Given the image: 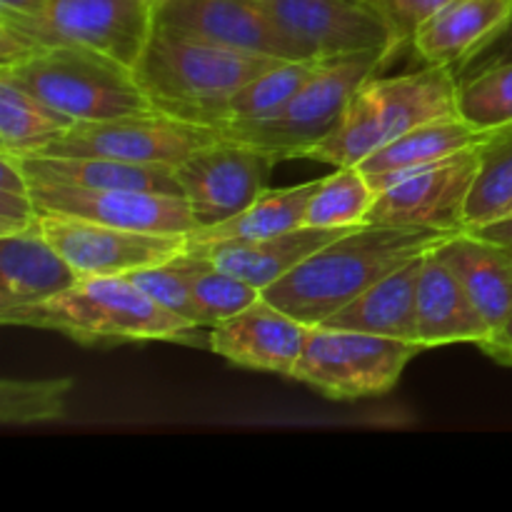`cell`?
Masks as SVG:
<instances>
[{"instance_id": "cell-1", "label": "cell", "mask_w": 512, "mask_h": 512, "mask_svg": "<svg viewBox=\"0 0 512 512\" xmlns=\"http://www.w3.org/2000/svg\"><path fill=\"white\" fill-rule=\"evenodd\" d=\"M448 235L430 228L363 223L320 248L263 298L305 325H320L390 273L420 258Z\"/></svg>"}, {"instance_id": "cell-2", "label": "cell", "mask_w": 512, "mask_h": 512, "mask_svg": "<svg viewBox=\"0 0 512 512\" xmlns=\"http://www.w3.org/2000/svg\"><path fill=\"white\" fill-rule=\"evenodd\" d=\"M278 63L283 60L273 55L230 48L155 23L135 75L155 110L218 130L225 100Z\"/></svg>"}, {"instance_id": "cell-3", "label": "cell", "mask_w": 512, "mask_h": 512, "mask_svg": "<svg viewBox=\"0 0 512 512\" xmlns=\"http://www.w3.org/2000/svg\"><path fill=\"white\" fill-rule=\"evenodd\" d=\"M3 325L53 330L83 345L173 340L198 343L203 328L160 308L125 275L80 278L65 293L0 313Z\"/></svg>"}, {"instance_id": "cell-4", "label": "cell", "mask_w": 512, "mask_h": 512, "mask_svg": "<svg viewBox=\"0 0 512 512\" xmlns=\"http://www.w3.org/2000/svg\"><path fill=\"white\" fill-rule=\"evenodd\" d=\"M460 83L448 65H425L423 70L393 78H370L348 103L343 120L308 158L348 168L400 138L418 125L460 115Z\"/></svg>"}, {"instance_id": "cell-5", "label": "cell", "mask_w": 512, "mask_h": 512, "mask_svg": "<svg viewBox=\"0 0 512 512\" xmlns=\"http://www.w3.org/2000/svg\"><path fill=\"white\" fill-rule=\"evenodd\" d=\"M405 43L320 60L313 78L268 118L235 120L218 130L223 138L265 150L275 160L308 158L343 120L353 95L370 78L388 68Z\"/></svg>"}, {"instance_id": "cell-6", "label": "cell", "mask_w": 512, "mask_h": 512, "mask_svg": "<svg viewBox=\"0 0 512 512\" xmlns=\"http://www.w3.org/2000/svg\"><path fill=\"white\" fill-rule=\"evenodd\" d=\"M0 75L73 120H108L153 110L138 75L120 60L80 45H45Z\"/></svg>"}, {"instance_id": "cell-7", "label": "cell", "mask_w": 512, "mask_h": 512, "mask_svg": "<svg viewBox=\"0 0 512 512\" xmlns=\"http://www.w3.org/2000/svg\"><path fill=\"white\" fill-rule=\"evenodd\" d=\"M428 350L410 340L350 328L313 325L293 380L330 400H363L390 393L415 355Z\"/></svg>"}, {"instance_id": "cell-8", "label": "cell", "mask_w": 512, "mask_h": 512, "mask_svg": "<svg viewBox=\"0 0 512 512\" xmlns=\"http://www.w3.org/2000/svg\"><path fill=\"white\" fill-rule=\"evenodd\" d=\"M38 45H80L135 70L155 28L153 0H48L38 15L0 10Z\"/></svg>"}, {"instance_id": "cell-9", "label": "cell", "mask_w": 512, "mask_h": 512, "mask_svg": "<svg viewBox=\"0 0 512 512\" xmlns=\"http://www.w3.org/2000/svg\"><path fill=\"white\" fill-rule=\"evenodd\" d=\"M220 138L223 135L218 130L173 118L153 108L108 120H78L73 128L65 130L35 155H85L178 168L195 150Z\"/></svg>"}, {"instance_id": "cell-10", "label": "cell", "mask_w": 512, "mask_h": 512, "mask_svg": "<svg viewBox=\"0 0 512 512\" xmlns=\"http://www.w3.org/2000/svg\"><path fill=\"white\" fill-rule=\"evenodd\" d=\"M480 173V145L460 150L438 163L423 165L403 175L395 185L380 190L365 223L430 228L443 233L465 230L470 193Z\"/></svg>"}, {"instance_id": "cell-11", "label": "cell", "mask_w": 512, "mask_h": 512, "mask_svg": "<svg viewBox=\"0 0 512 512\" xmlns=\"http://www.w3.org/2000/svg\"><path fill=\"white\" fill-rule=\"evenodd\" d=\"M278 160L253 145L220 138L195 150L175 168L183 198L200 228H213L243 213L268 190Z\"/></svg>"}, {"instance_id": "cell-12", "label": "cell", "mask_w": 512, "mask_h": 512, "mask_svg": "<svg viewBox=\"0 0 512 512\" xmlns=\"http://www.w3.org/2000/svg\"><path fill=\"white\" fill-rule=\"evenodd\" d=\"M313 58L408 43L393 15L370 0H255Z\"/></svg>"}, {"instance_id": "cell-13", "label": "cell", "mask_w": 512, "mask_h": 512, "mask_svg": "<svg viewBox=\"0 0 512 512\" xmlns=\"http://www.w3.org/2000/svg\"><path fill=\"white\" fill-rule=\"evenodd\" d=\"M40 228L80 278L128 275L148 265L165 263L188 248L185 233H148L65 215L40 213Z\"/></svg>"}, {"instance_id": "cell-14", "label": "cell", "mask_w": 512, "mask_h": 512, "mask_svg": "<svg viewBox=\"0 0 512 512\" xmlns=\"http://www.w3.org/2000/svg\"><path fill=\"white\" fill-rule=\"evenodd\" d=\"M30 195L45 215L90 220L115 228L148 230V233H195L188 200L180 195L143 193V190H95L78 185L30 183Z\"/></svg>"}, {"instance_id": "cell-15", "label": "cell", "mask_w": 512, "mask_h": 512, "mask_svg": "<svg viewBox=\"0 0 512 512\" xmlns=\"http://www.w3.org/2000/svg\"><path fill=\"white\" fill-rule=\"evenodd\" d=\"M155 23L280 60L313 58L255 0H165Z\"/></svg>"}, {"instance_id": "cell-16", "label": "cell", "mask_w": 512, "mask_h": 512, "mask_svg": "<svg viewBox=\"0 0 512 512\" xmlns=\"http://www.w3.org/2000/svg\"><path fill=\"white\" fill-rule=\"evenodd\" d=\"M310 328L313 325L300 323L278 305L260 298L233 318L213 325L208 348L240 368L293 378Z\"/></svg>"}, {"instance_id": "cell-17", "label": "cell", "mask_w": 512, "mask_h": 512, "mask_svg": "<svg viewBox=\"0 0 512 512\" xmlns=\"http://www.w3.org/2000/svg\"><path fill=\"white\" fill-rule=\"evenodd\" d=\"M348 230L350 228H310V225H303V228L270 235V238L218 240V243L203 245L188 243V248L205 255L213 265L238 275L263 293L280 278L293 273L310 255L338 240Z\"/></svg>"}, {"instance_id": "cell-18", "label": "cell", "mask_w": 512, "mask_h": 512, "mask_svg": "<svg viewBox=\"0 0 512 512\" xmlns=\"http://www.w3.org/2000/svg\"><path fill=\"white\" fill-rule=\"evenodd\" d=\"M78 280L80 275L45 238L40 223L23 233L0 235V313L55 298Z\"/></svg>"}, {"instance_id": "cell-19", "label": "cell", "mask_w": 512, "mask_h": 512, "mask_svg": "<svg viewBox=\"0 0 512 512\" xmlns=\"http://www.w3.org/2000/svg\"><path fill=\"white\" fill-rule=\"evenodd\" d=\"M435 255L463 283L493 335L512 318V253L475 230H458L435 245ZM490 335V338H493Z\"/></svg>"}, {"instance_id": "cell-20", "label": "cell", "mask_w": 512, "mask_h": 512, "mask_svg": "<svg viewBox=\"0 0 512 512\" xmlns=\"http://www.w3.org/2000/svg\"><path fill=\"white\" fill-rule=\"evenodd\" d=\"M512 18V0H450L415 28V53L425 65L455 68L488 45Z\"/></svg>"}, {"instance_id": "cell-21", "label": "cell", "mask_w": 512, "mask_h": 512, "mask_svg": "<svg viewBox=\"0 0 512 512\" xmlns=\"http://www.w3.org/2000/svg\"><path fill=\"white\" fill-rule=\"evenodd\" d=\"M28 183L78 185L95 190H143V193L180 195L175 168L170 165L128 163L115 158L85 155H15Z\"/></svg>"}, {"instance_id": "cell-22", "label": "cell", "mask_w": 512, "mask_h": 512, "mask_svg": "<svg viewBox=\"0 0 512 512\" xmlns=\"http://www.w3.org/2000/svg\"><path fill=\"white\" fill-rule=\"evenodd\" d=\"M493 335L488 320L475 308L453 270L435 255L425 253L418 283V340L425 348L450 343H485Z\"/></svg>"}, {"instance_id": "cell-23", "label": "cell", "mask_w": 512, "mask_h": 512, "mask_svg": "<svg viewBox=\"0 0 512 512\" xmlns=\"http://www.w3.org/2000/svg\"><path fill=\"white\" fill-rule=\"evenodd\" d=\"M488 138L490 133H483L475 125H470L463 115H450V118L418 125L400 138L390 140L388 145L368 155L358 168L368 175L375 193H380V190L398 183L403 175L413 173L423 165L438 163V160L460 153V150L478 148Z\"/></svg>"}, {"instance_id": "cell-24", "label": "cell", "mask_w": 512, "mask_h": 512, "mask_svg": "<svg viewBox=\"0 0 512 512\" xmlns=\"http://www.w3.org/2000/svg\"><path fill=\"white\" fill-rule=\"evenodd\" d=\"M425 255L410 260L403 268L390 273L373 288L365 290L355 300H350L345 308L330 315L325 323L330 328H350L363 330V333L388 335V338L418 340V283L423 273ZM423 345V343H420Z\"/></svg>"}, {"instance_id": "cell-25", "label": "cell", "mask_w": 512, "mask_h": 512, "mask_svg": "<svg viewBox=\"0 0 512 512\" xmlns=\"http://www.w3.org/2000/svg\"><path fill=\"white\" fill-rule=\"evenodd\" d=\"M320 180H310V183L285 190H265L255 203H250L235 218L213 225V228H200L190 233L188 243L203 245L218 243V240H260L303 228L308 203L315 190H318Z\"/></svg>"}, {"instance_id": "cell-26", "label": "cell", "mask_w": 512, "mask_h": 512, "mask_svg": "<svg viewBox=\"0 0 512 512\" xmlns=\"http://www.w3.org/2000/svg\"><path fill=\"white\" fill-rule=\"evenodd\" d=\"M78 120L0 75V153L35 155Z\"/></svg>"}, {"instance_id": "cell-27", "label": "cell", "mask_w": 512, "mask_h": 512, "mask_svg": "<svg viewBox=\"0 0 512 512\" xmlns=\"http://www.w3.org/2000/svg\"><path fill=\"white\" fill-rule=\"evenodd\" d=\"M323 58H305V60H283V63L273 65L265 70L263 75L245 83L243 88L235 90L228 100H225L223 125L235 123V120H253V118H268V115L278 113L318 70Z\"/></svg>"}, {"instance_id": "cell-28", "label": "cell", "mask_w": 512, "mask_h": 512, "mask_svg": "<svg viewBox=\"0 0 512 512\" xmlns=\"http://www.w3.org/2000/svg\"><path fill=\"white\" fill-rule=\"evenodd\" d=\"M512 210V125L490 133L480 145V173L470 193L465 225L480 228ZM465 228V230H468Z\"/></svg>"}, {"instance_id": "cell-29", "label": "cell", "mask_w": 512, "mask_h": 512, "mask_svg": "<svg viewBox=\"0 0 512 512\" xmlns=\"http://www.w3.org/2000/svg\"><path fill=\"white\" fill-rule=\"evenodd\" d=\"M375 188L358 165L338 168L320 180L305 213L310 228H353L363 225L375 200Z\"/></svg>"}, {"instance_id": "cell-30", "label": "cell", "mask_w": 512, "mask_h": 512, "mask_svg": "<svg viewBox=\"0 0 512 512\" xmlns=\"http://www.w3.org/2000/svg\"><path fill=\"white\" fill-rule=\"evenodd\" d=\"M193 255L195 263L193 270H190V295H193L195 310H198L203 328H213V325L233 318L240 310L250 308L255 300L263 298V293L250 283H245L243 278L218 268L195 250Z\"/></svg>"}, {"instance_id": "cell-31", "label": "cell", "mask_w": 512, "mask_h": 512, "mask_svg": "<svg viewBox=\"0 0 512 512\" xmlns=\"http://www.w3.org/2000/svg\"><path fill=\"white\" fill-rule=\"evenodd\" d=\"M73 380H13L0 383V420L3 425L50 423L65 415Z\"/></svg>"}, {"instance_id": "cell-32", "label": "cell", "mask_w": 512, "mask_h": 512, "mask_svg": "<svg viewBox=\"0 0 512 512\" xmlns=\"http://www.w3.org/2000/svg\"><path fill=\"white\" fill-rule=\"evenodd\" d=\"M458 108L483 133L512 125V63L495 65L460 83Z\"/></svg>"}, {"instance_id": "cell-33", "label": "cell", "mask_w": 512, "mask_h": 512, "mask_svg": "<svg viewBox=\"0 0 512 512\" xmlns=\"http://www.w3.org/2000/svg\"><path fill=\"white\" fill-rule=\"evenodd\" d=\"M195 255L193 250L185 248L183 253L175 255V258L165 260V263L148 265V268H140L128 273L125 278L133 280L140 290H143L148 298H153L160 308L170 310V313L180 315L188 323L200 325L198 310H195L193 295H190V270H193Z\"/></svg>"}, {"instance_id": "cell-34", "label": "cell", "mask_w": 512, "mask_h": 512, "mask_svg": "<svg viewBox=\"0 0 512 512\" xmlns=\"http://www.w3.org/2000/svg\"><path fill=\"white\" fill-rule=\"evenodd\" d=\"M512 63V18L508 20L503 30L490 40L488 45L478 50V53L470 55L468 60H463L460 65H455L453 73L458 78V83H465V80L475 78V75L485 73V70L495 68V65Z\"/></svg>"}, {"instance_id": "cell-35", "label": "cell", "mask_w": 512, "mask_h": 512, "mask_svg": "<svg viewBox=\"0 0 512 512\" xmlns=\"http://www.w3.org/2000/svg\"><path fill=\"white\" fill-rule=\"evenodd\" d=\"M40 223V213L33 203V195L0 190V235L23 233Z\"/></svg>"}, {"instance_id": "cell-36", "label": "cell", "mask_w": 512, "mask_h": 512, "mask_svg": "<svg viewBox=\"0 0 512 512\" xmlns=\"http://www.w3.org/2000/svg\"><path fill=\"white\" fill-rule=\"evenodd\" d=\"M385 3H388L390 15H393L395 23L400 25V30H403L408 38H413L415 28H418L420 23H425L433 13H438V10L443 8V5H448L450 0H385Z\"/></svg>"}, {"instance_id": "cell-37", "label": "cell", "mask_w": 512, "mask_h": 512, "mask_svg": "<svg viewBox=\"0 0 512 512\" xmlns=\"http://www.w3.org/2000/svg\"><path fill=\"white\" fill-rule=\"evenodd\" d=\"M478 348L483 350L485 355H490L493 360H498V363L512 365V318L493 335V338L480 343Z\"/></svg>"}, {"instance_id": "cell-38", "label": "cell", "mask_w": 512, "mask_h": 512, "mask_svg": "<svg viewBox=\"0 0 512 512\" xmlns=\"http://www.w3.org/2000/svg\"><path fill=\"white\" fill-rule=\"evenodd\" d=\"M468 230H475V233H480L483 238L503 245V248H508L512 253V213L503 215V218L490 220V223L480 225V228H468Z\"/></svg>"}, {"instance_id": "cell-39", "label": "cell", "mask_w": 512, "mask_h": 512, "mask_svg": "<svg viewBox=\"0 0 512 512\" xmlns=\"http://www.w3.org/2000/svg\"><path fill=\"white\" fill-rule=\"evenodd\" d=\"M48 0H0V10L15 15H38Z\"/></svg>"}, {"instance_id": "cell-40", "label": "cell", "mask_w": 512, "mask_h": 512, "mask_svg": "<svg viewBox=\"0 0 512 512\" xmlns=\"http://www.w3.org/2000/svg\"><path fill=\"white\" fill-rule=\"evenodd\" d=\"M370 3L380 5V8H383V10H385V13H390V10H388V3H385V0H370ZM393 20H395V18H393Z\"/></svg>"}, {"instance_id": "cell-41", "label": "cell", "mask_w": 512, "mask_h": 512, "mask_svg": "<svg viewBox=\"0 0 512 512\" xmlns=\"http://www.w3.org/2000/svg\"><path fill=\"white\" fill-rule=\"evenodd\" d=\"M153 3H155V8H158V5H160V3H165V0H153Z\"/></svg>"}, {"instance_id": "cell-42", "label": "cell", "mask_w": 512, "mask_h": 512, "mask_svg": "<svg viewBox=\"0 0 512 512\" xmlns=\"http://www.w3.org/2000/svg\"><path fill=\"white\" fill-rule=\"evenodd\" d=\"M510 213H512V210H510Z\"/></svg>"}, {"instance_id": "cell-43", "label": "cell", "mask_w": 512, "mask_h": 512, "mask_svg": "<svg viewBox=\"0 0 512 512\" xmlns=\"http://www.w3.org/2000/svg\"><path fill=\"white\" fill-rule=\"evenodd\" d=\"M510 368H512V365H510Z\"/></svg>"}]
</instances>
